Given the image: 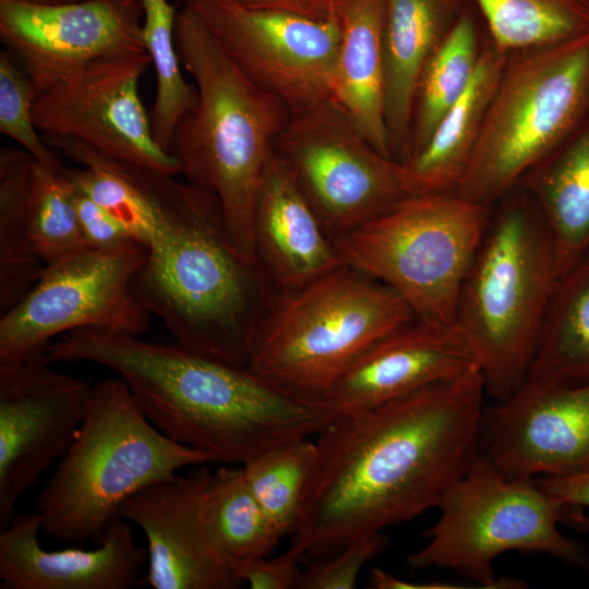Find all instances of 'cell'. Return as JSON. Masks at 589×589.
<instances>
[{"label": "cell", "mask_w": 589, "mask_h": 589, "mask_svg": "<svg viewBox=\"0 0 589 589\" xmlns=\"http://www.w3.org/2000/svg\"><path fill=\"white\" fill-rule=\"evenodd\" d=\"M61 170H50L37 160L34 166L27 231L46 267L86 249L73 201L72 184Z\"/></svg>", "instance_id": "33"}, {"label": "cell", "mask_w": 589, "mask_h": 589, "mask_svg": "<svg viewBox=\"0 0 589 589\" xmlns=\"http://www.w3.org/2000/svg\"><path fill=\"white\" fill-rule=\"evenodd\" d=\"M143 36L155 68L157 88L149 118L158 145L167 153L179 121L197 105L195 84L188 83L180 69L175 40L176 5L167 0H141Z\"/></svg>", "instance_id": "31"}, {"label": "cell", "mask_w": 589, "mask_h": 589, "mask_svg": "<svg viewBox=\"0 0 589 589\" xmlns=\"http://www.w3.org/2000/svg\"><path fill=\"white\" fill-rule=\"evenodd\" d=\"M206 506L214 538L233 568L269 555L283 539L255 498L242 466L223 465L211 472Z\"/></svg>", "instance_id": "29"}, {"label": "cell", "mask_w": 589, "mask_h": 589, "mask_svg": "<svg viewBox=\"0 0 589 589\" xmlns=\"http://www.w3.org/2000/svg\"><path fill=\"white\" fill-rule=\"evenodd\" d=\"M440 517L424 531L426 543L407 558L410 569L456 572L479 588H522L524 581L496 577L493 563L509 551L542 553L587 568L585 548L558 529L575 519L567 506L536 479H512L478 450L437 506Z\"/></svg>", "instance_id": "9"}, {"label": "cell", "mask_w": 589, "mask_h": 589, "mask_svg": "<svg viewBox=\"0 0 589 589\" xmlns=\"http://www.w3.org/2000/svg\"><path fill=\"white\" fill-rule=\"evenodd\" d=\"M554 239L560 276L589 251V112L520 180Z\"/></svg>", "instance_id": "25"}, {"label": "cell", "mask_w": 589, "mask_h": 589, "mask_svg": "<svg viewBox=\"0 0 589 589\" xmlns=\"http://www.w3.org/2000/svg\"><path fill=\"white\" fill-rule=\"evenodd\" d=\"M27 3L39 4V5H58V4H68L75 3L86 0H20Z\"/></svg>", "instance_id": "41"}, {"label": "cell", "mask_w": 589, "mask_h": 589, "mask_svg": "<svg viewBox=\"0 0 589 589\" xmlns=\"http://www.w3.org/2000/svg\"><path fill=\"white\" fill-rule=\"evenodd\" d=\"M212 470L196 466L135 493L120 517L136 525L147 540L144 584L154 589H237L243 586L219 549L207 515Z\"/></svg>", "instance_id": "18"}, {"label": "cell", "mask_w": 589, "mask_h": 589, "mask_svg": "<svg viewBox=\"0 0 589 589\" xmlns=\"http://www.w3.org/2000/svg\"><path fill=\"white\" fill-rule=\"evenodd\" d=\"M252 8L278 9L317 20L335 17L334 8L325 0H236Z\"/></svg>", "instance_id": "39"}, {"label": "cell", "mask_w": 589, "mask_h": 589, "mask_svg": "<svg viewBox=\"0 0 589 589\" xmlns=\"http://www.w3.org/2000/svg\"><path fill=\"white\" fill-rule=\"evenodd\" d=\"M481 445L512 479L589 471V381L526 377L509 397L484 409Z\"/></svg>", "instance_id": "17"}, {"label": "cell", "mask_w": 589, "mask_h": 589, "mask_svg": "<svg viewBox=\"0 0 589 589\" xmlns=\"http://www.w3.org/2000/svg\"><path fill=\"white\" fill-rule=\"evenodd\" d=\"M253 247L256 261L279 293L299 289L344 263L334 240L274 151L255 203Z\"/></svg>", "instance_id": "21"}, {"label": "cell", "mask_w": 589, "mask_h": 589, "mask_svg": "<svg viewBox=\"0 0 589 589\" xmlns=\"http://www.w3.org/2000/svg\"><path fill=\"white\" fill-rule=\"evenodd\" d=\"M560 278L552 232L536 202L517 187L492 205L455 316L495 402L525 381Z\"/></svg>", "instance_id": "5"}, {"label": "cell", "mask_w": 589, "mask_h": 589, "mask_svg": "<svg viewBox=\"0 0 589 589\" xmlns=\"http://www.w3.org/2000/svg\"><path fill=\"white\" fill-rule=\"evenodd\" d=\"M334 12L340 40L332 97L373 147L393 158L384 113V0H334Z\"/></svg>", "instance_id": "24"}, {"label": "cell", "mask_w": 589, "mask_h": 589, "mask_svg": "<svg viewBox=\"0 0 589 589\" xmlns=\"http://www.w3.org/2000/svg\"><path fill=\"white\" fill-rule=\"evenodd\" d=\"M588 112L589 29L563 41L509 52L455 194L495 204Z\"/></svg>", "instance_id": "8"}, {"label": "cell", "mask_w": 589, "mask_h": 589, "mask_svg": "<svg viewBox=\"0 0 589 589\" xmlns=\"http://www.w3.org/2000/svg\"><path fill=\"white\" fill-rule=\"evenodd\" d=\"M469 0H384L385 124L392 156L408 155L421 73Z\"/></svg>", "instance_id": "22"}, {"label": "cell", "mask_w": 589, "mask_h": 589, "mask_svg": "<svg viewBox=\"0 0 589 589\" xmlns=\"http://www.w3.org/2000/svg\"><path fill=\"white\" fill-rule=\"evenodd\" d=\"M206 25L239 69L291 115L333 96L340 28L291 11L236 0H180Z\"/></svg>", "instance_id": "13"}, {"label": "cell", "mask_w": 589, "mask_h": 589, "mask_svg": "<svg viewBox=\"0 0 589 589\" xmlns=\"http://www.w3.org/2000/svg\"><path fill=\"white\" fill-rule=\"evenodd\" d=\"M46 351L0 364V528L15 505L70 448L93 386L50 366Z\"/></svg>", "instance_id": "14"}, {"label": "cell", "mask_w": 589, "mask_h": 589, "mask_svg": "<svg viewBox=\"0 0 589 589\" xmlns=\"http://www.w3.org/2000/svg\"><path fill=\"white\" fill-rule=\"evenodd\" d=\"M143 19L141 0H0L1 40L19 56L37 98L93 61L147 52Z\"/></svg>", "instance_id": "16"}, {"label": "cell", "mask_w": 589, "mask_h": 589, "mask_svg": "<svg viewBox=\"0 0 589 589\" xmlns=\"http://www.w3.org/2000/svg\"><path fill=\"white\" fill-rule=\"evenodd\" d=\"M504 53L555 44L589 29V0H470Z\"/></svg>", "instance_id": "30"}, {"label": "cell", "mask_w": 589, "mask_h": 589, "mask_svg": "<svg viewBox=\"0 0 589 589\" xmlns=\"http://www.w3.org/2000/svg\"><path fill=\"white\" fill-rule=\"evenodd\" d=\"M482 24L481 14L469 0L424 67L416 92L405 160L425 146L442 118L468 88L480 58L485 33L481 32Z\"/></svg>", "instance_id": "26"}, {"label": "cell", "mask_w": 589, "mask_h": 589, "mask_svg": "<svg viewBox=\"0 0 589 589\" xmlns=\"http://www.w3.org/2000/svg\"><path fill=\"white\" fill-rule=\"evenodd\" d=\"M387 541L382 532L363 536L351 541L332 554V557L315 561L303 569L296 588H354L363 566L385 549Z\"/></svg>", "instance_id": "35"}, {"label": "cell", "mask_w": 589, "mask_h": 589, "mask_svg": "<svg viewBox=\"0 0 589 589\" xmlns=\"http://www.w3.org/2000/svg\"><path fill=\"white\" fill-rule=\"evenodd\" d=\"M414 318L396 290L342 263L279 293L247 368L287 394L316 401L369 346Z\"/></svg>", "instance_id": "7"}, {"label": "cell", "mask_w": 589, "mask_h": 589, "mask_svg": "<svg viewBox=\"0 0 589 589\" xmlns=\"http://www.w3.org/2000/svg\"><path fill=\"white\" fill-rule=\"evenodd\" d=\"M152 64L147 52L93 61L64 76L33 107L43 136L77 139L117 158L180 175L172 155L156 142L140 80Z\"/></svg>", "instance_id": "15"}, {"label": "cell", "mask_w": 589, "mask_h": 589, "mask_svg": "<svg viewBox=\"0 0 589 589\" xmlns=\"http://www.w3.org/2000/svg\"><path fill=\"white\" fill-rule=\"evenodd\" d=\"M302 561L290 551L269 558L254 557L235 565L237 577L251 589L296 588L302 569Z\"/></svg>", "instance_id": "37"}, {"label": "cell", "mask_w": 589, "mask_h": 589, "mask_svg": "<svg viewBox=\"0 0 589 589\" xmlns=\"http://www.w3.org/2000/svg\"><path fill=\"white\" fill-rule=\"evenodd\" d=\"M147 253L141 243L113 251L86 248L47 266L32 290L1 315L0 364L46 351L52 337L77 328L143 334L152 313L133 280Z\"/></svg>", "instance_id": "12"}, {"label": "cell", "mask_w": 589, "mask_h": 589, "mask_svg": "<svg viewBox=\"0 0 589 589\" xmlns=\"http://www.w3.org/2000/svg\"><path fill=\"white\" fill-rule=\"evenodd\" d=\"M507 56L494 46L485 29L468 88L442 118L425 146L400 163L413 195L455 193L473 156Z\"/></svg>", "instance_id": "23"}, {"label": "cell", "mask_w": 589, "mask_h": 589, "mask_svg": "<svg viewBox=\"0 0 589 589\" xmlns=\"http://www.w3.org/2000/svg\"><path fill=\"white\" fill-rule=\"evenodd\" d=\"M480 370L365 411L316 435L315 464L288 551L332 555L437 507L481 444Z\"/></svg>", "instance_id": "1"}, {"label": "cell", "mask_w": 589, "mask_h": 589, "mask_svg": "<svg viewBox=\"0 0 589 589\" xmlns=\"http://www.w3.org/2000/svg\"><path fill=\"white\" fill-rule=\"evenodd\" d=\"M38 512L20 514L0 532V589H130L143 582L147 548L116 518L96 549L49 551Z\"/></svg>", "instance_id": "20"}, {"label": "cell", "mask_w": 589, "mask_h": 589, "mask_svg": "<svg viewBox=\"0 0 589 589\" xmlns=\"http://www.w3.org/2000/svg\"><path fill=\"white\" fill-rule=\"evenodd\" d=\"M115 166L148 197L155 240L133 287L173 341L247 366L278 290L255 259L243 255L208 190L117 157Z\"/></svg>", "instance_id": "3"}, {"label": "cell", "mask_w": 589, "mask_h": 589, "mask_svg": "<svg viewBox=\"0 0 589 589\" xmlns=\"http://www.w3.org/2000/svg\"><path fill=\"white\" fill-rule=\"evenodd\" d=\"M474 370L477 353L456 323L416 317L369 346L316 401L357 413Z\"/></svg>", "instance_id": "19"}, {"label": "cell", "mask_w": 589, "mask_h": 589, "mask_svg": "<svg viewBox=\"0 0 589 589\" xmlns=\"http://www.w3.org/2000/svg\"><path fill=\"white\" fill-rule=\"evenodd\" d=\"M70 183L72 184L73 201L86 248L113 251L140 243L84 191L71 181Z\"/></svg>", "instance_id": "36"}, {"label": "cell", "mask_w": 589, "mask_h": 589, "mask_svg": "<svg viewBox=\"0 0 589 589\" xmlns=\"http://www.w3.org/2000/svg\"><path fill=\"white\" fill-rule=\"evenodd\" d=\"M273 151L334 242L413 195L402 165L376 151L333 97L291 115Z\"/></svg>", "instance_id": "11"}, {"label": "cell", "mask_w": 589, "mask_h": 589, "mask_svg": "<svg viewBox=\"0 0 589 589\" xmlns=\"http://www.w3.org/2000/svg\"><path fill=\"white\" fill-rule=\"evenodd\" d=\"M175 40L199 99L177 124L168 153L187 181L217 197L230 240L255 259V203L274 141L291 112L254 84L185 7L176 15Z\"/></svg>", "instance_id": "4"}, {"label": "cell", "mask_w": 589, "mask_h": 589, "mask_svg": "<svg viewBox=\"0 0 589 589\" xmlns=\"http://www.w3.org/2000/svg\"><path fill=\"white\" fill-rule=\"evenodd\" d=\"M334 8V0H325Z\"/></svg>", "instance_id": "42"}, {"label": "cell", "mask_w": 589, "mask_h": 589, "mask_svg": "<svg viewBox=\"0 0 589 589\" xmlns=\"http://www.w3.org/2000/svg\"><path fill=\"white\" fill-rule=\"evenodd\" d=\"M536 481L563 504L589 509V471L564 477H540Z\"/></svg>", "instance_id": "38"}, {"label": "cell", "mask_w": 589, "mask_h": 589, "mask_svg": "<svg viewBox=\"0 0 589 589\" xmlns=\"http://www.w3.org/2000/svg\"><path fill=\"white\" fill-rule=\"evenodd\" d=\"M491 208L455 193L411 195L335 244L344 263L396 290L417 318L450 324Z\"/></svg>", "instance_id": "10"}, {"label": "cell", "mask_w": 589, "mask_h": 589, "mask_svg": "<svg viewBox=\"0 0 589 589\" xmlns=\"http://www.w3.org/2000/svg\"><path fill=\"white\" fill-rule=\"evenodd\" d=\"M35 161L24 149L4 146L0 151L1 315L32 290L46 268L27 231Z\"/></svg>", "instance_id": "28"}, {"label": "cell", "mask_w": 589, "mask_h": 589, "mask_svg": "<svg viewBox=\"0 0 589 589\" xmlns=\"http://www.w3.org/2000/svg\"><path fill=\"white\" fill-rule=\"evenodd\" d=\"M315 458V442L305 437L277 445L242 465L255 498L283 538L294 530Z\"/></svg>", "instance_id": "32"}, {"label": "cell", "mask_w": 589, "mask_h": 589, "mask_svg": "<svg viewBox=\"0 0 589 589\" xmlns=\"http://www.w3.org/2000/svg\"><path fill=\"white\" fill-rule=\"evenodd\" d=\"M212 464L142 413L120 377L93 385L85 418L36 496L41 530L69 544H99L122 505L182 468Z\"/></svg>", "instance_id": "6"}, {"label": "cell", "mask_w": 589, "mask_h": 589, "mask_svg": "<svg viewBox=\"0 0 589 589\" xmlns=\"http://www.w3.org/2000/svg\"><path fill=\"white\" fill-rule=\"evenodd\" d=\"M369 584L376 589H452L460 588L447 582H411L393 576L381 568H372Z\"/></svg>", "instance_id": "40"}, {"label": "cell", "mask_w": 589, "mask_h": 589, "mask_svg": "<svg viewBox=\"0 0 589 589\" xmlns=\"http://www.w3.org/2000/svg\"><path fill=\"white\" fill-rule=\"evenodd\" d=\"M36 93L28 75L8 51L0 53V132L43 166L59 172L64 166L57 151L39 135L33 116Z\"/></svg>", "instance_id": "34"}, {"label": "cell", "mask_w": 589, "mask_h": 589, "mask_svg": "<svg viewBox=\"0 0 589 589\" xmlns=\"http://www.w3.org/2000/svg\"><path fill=\"white\" fill-rule=\"evenodd\" d=\"M526 377L589 381V251L560 278Z\"/></svg>", "instance_id": "27"}, {"label": "cell", "mask_w": 589, "mask_h": 589, "mask_svg": "<svg viewBox=\"0 0 589 589\" xmlns=\"http://www.w3.org/2000/svg\"><path fill=\"white\" fill-rule=\"evenodd\" d=\"M49 362H93L125 382L146 419L212 464L244 465L283 443L317 435L338 416L283 392L247 366L177 342L77 328L46 349Z\"/></svg>", "instance_id": "2"}]
</instances>
